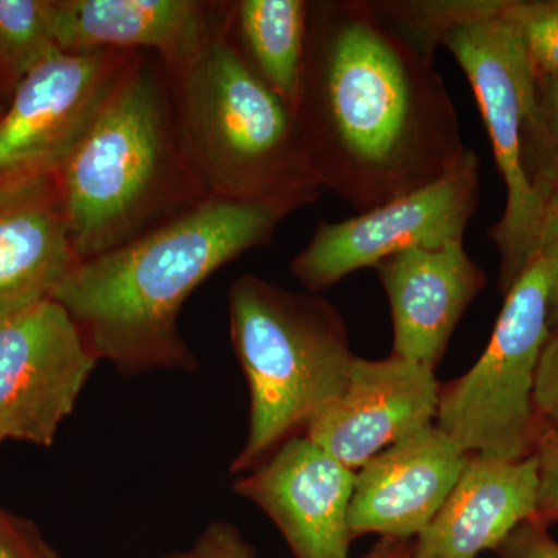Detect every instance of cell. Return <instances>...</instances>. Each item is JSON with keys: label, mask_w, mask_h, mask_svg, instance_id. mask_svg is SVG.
Listing matches in <instances>:
<instances>
[{"label": "cell", "mask_w": 558, "mask_h": 558, "mask_svg": "<svg viewBox=\"0 0 558 558\" xmlns=\"http://www.w3.org/2000/svg\"><path fill=\"white\" fill-rule=\"evenodd\" d=\"M315 174L365 213L461 163L468 148L435 60L369 0H315L295 106Z\"/></svg>", "instance_id": "obj_1"}, {"label": "cell", "mask_w": 558, "mask_h": 558, "mask_svg": "<svg viewBox=\"0 0 558 558\" xmlns=\"http://www.w3.org/2000/svg\"><path fill=\"white\" fill-rule=\"evenodd\" d=\"M281 220L271 209L205 197L137 240L81 260L51 300L98 362L124 374L197 369L179 330L183 304L220 267L269 244Z\"/></svg>", "instance_id": "obj_2"}, {"label": "cell", "mask_w": 558, "mask_h": 558, "mask_svg": "<svg viewBox=\"0 0 558 558\" xmlns=\"http://www.w3.org/2000/svg\"><path fill=\"white\" fill-rule=\"evenodd\" d=\"M80 260L137 240L205 197L180 137L170 75L137 51L54 174Z\"/></svg>", "instance_id": "obj_3"}, {"label": "cell", "mask_w": 558, "mask_h": 558, "mask_svg": "<svg viewBox=\"0 0 558 558\" xmlns=\"http://www.w3.org/2000/svg\"><path fill=\"white\" fill-rule=\"evenodd\" d=\"M168 75L183 148L207 196L286 219L325 194L296 113L238 49L229 2L201 49Z\"/></svg>", "instance_id": "obj_4"}, {"label": "cell", "mask_w": 558, "mask_h": 558, "mask_svg": "<svg viewBox=\"0 0 558 558\" xmlns=\"http://www.w3.org/2000/svg\"><path fill=\"white\" fill-rule=\"evenodd\" d=\"M230 336L250 392L248 433L231 472H250L307 429L348 384L355 355L339 311L315 293L241 275Z\"/></svg>", "instance_id": "obj_5"}, {"label": "cell", "mask_w": 558, "mask_h": 558, "mask_svg": "<svg viewBox=\"0 0 558 558\" xmlns=\"http://www.w3.org/2000/svg\"><path fill=\"white\" fill-rule=\"evenodd\" d=\"M550 336L549 279L534 259L506 293L478 362L440 388L438 428L468 454L520 461L545 432L534 405L535 377Z\"/></svg>", "instance_id": "obj_6"}, {"label": "cell", "mask_w": 558, "mask_h": 558, "mask_svg": "<svg viewBox=\"0 0 558 558\" xmlns=\"http://www.w3.org/2000/svg\"><path fill=\"white\" fill-rule=\"evenodd\" d=\"M442 46L468 76L505 180V213L488 234L501 255L499 289L506 295L537 255L545 213L531 159L538 80L501 13L458 27Z\"/></svg>", "instance_id": "obj_7"}, {"label": "cell", "mask_w": 558, "mask_h": 558, "mask_svg": "<svg viewBox=\"0 0 558 558\" xmlns=\"http://www.w3.org/2000/svg\"><path fill=\"white\" fill-rule=\"evenodd\" d=\"M478 202L480 159L469 149L449 174L409 196L340 222L319 220L290 271L314 293L402 250L462 241Z\"/></svg>", "instance_id": "obj_8"}, {"label": "cell", "mask_w": 558, "mask_h": 558, "mask_svg": "<svg viewBox=\"0 0 558 558\" xmlns=\"http://www.w3.org/2000/svg\"><path fill=\"white\" fill-rule=\"evenodd\" d=\"M137 51H58L40 62L0 112V183L54 175Z\"/></svg>", "instance_id": "obj_9"}, {"label": "cell", "mask_w": 558, "mask_h": 558, "mask_svg": "<svg viewBox=\"0 0 558 558\" xmlns=\"http://www.w3.org/2000/svg\"><path fill=\"white\" fill-rule=\"evenodd\" d=\"M97 363L54 300L0 319V444L51 446Z\"/></svg>", "instance_id": "obj_10"}, {"label": "cell", "mask_w": 558, "mask_h": 558, "mask_svg": "<svg viewBox=\"0 0 558 558\" xmlns=\"http://www.w3.org/2000/svg\"><path fill=\"white\" fill-rule=\"evenodd\" d=\"M439 395L435 371L421 363L395 354L355 357L343 392L304 436L355 472L381 450L435 424Z\"/></svg>", "instance_id": "obj_11"}, {"label": "cell", "mask_w": 558, "mask_h": 558, "mask_svg": "<svg viewBox=\"0 0 558 558\" xmlns=\"http://www.w3.org/2000/svg\"><path fill=\"white\" fill-rule=\"evenodd\" d=\"M355 472L306 436L286 440L234 492L259 506L295 558H348Z\"/></svg>", "instance_id": "obj_12"}, {"label": "cell", "mask_w": 558, "mask_h": 558, "mask_svg": "<svg viewBox=\"0 0 558 558\" xmlns=\"http://www.w3.org/2000/svg\"><path fill=\"white\" fill-rule=\"evenodd\" d=\"M468 457L436 424L381 450L355 473L352 535L416 538L442 508Z\"/></svg>", "instance_id": "obj_13"}, {"label": "cell", "mask_w": 558, "mask_h": 558, "mask_svg": "<svg viewBox=\"0 0 558 558\" xmlns=\"http://www.w3.org/2000/svg\"><path fill=\"white\" fill-rule=\"evenodd\" d=\"M395 328V352L435 371L451 333L486 288V274L462 241L395 253L376 267Z\"/></svg>", "instance_id": "obj_14"}, {"label": "cell", "mask_w": 558, "mask_h": 558, "mask_svg": "<svg viewBox=\"0 0 558 558\" xmlns=\"http://www.w3.org/2000/svg\"><path fill=\"white\" fill-rule=\"evenodd\" d=\"M80 263L54 175L0 183V319L53 299Z\"/></svg>", "instance_id": "obj_15"}, {"label": "cell", "mask_w": 558, "mask_h": 558, "mask_svg": "<svg viewBox=\"0 0 558 558\" xmlns=\"http://www.w3.org/2000/svg\"><path fill=\"white\" fill-rule=\"evenodd\" d=\"M220 2L201 0H54L61 51H149L174 72L208 38Z\"/></svg>", "instance_id": "obj_16"}, {"label": "cell", "mask_w": 558, "mask_h": 558, "mask_svg": "<svg viewBox=\"0 0 558 558\" xmlns=\"http://www.w3.org/2000/svg\"><path fill=\"white\" fill-rule=\"evenodd\" d=\"M538 462L469 454L461 475L428 527L414 538L425 558H478L513 529L535 520Z\"/></svg>", "instance_id": "obj_17"}, {"label": "cell", "mask_w": 558, "mask_h": 558, "mask_svg": "<svg viewBox=\"0 0 558 558\" xmlns=\"http://www.w3.org/2000/svg\"><path fill=\"white\" fill-rule=\"evenodd\" d=\"M306 0L229 2L231 36L242 57L295 112L306 49Z\"/></svg>", "instance_id": "obj_18"}, {"label": "cell", "mask_w": 558, "mask_h": 558, "mask_svg": "<svg viewBox=\"0 0 558 558\" xmlns=\"http://www.w3.org/2000/svg\"><path fill=\"white\" fill-rule=\"evenodd\" d=\"M54 0H0V87L13 94L33 69L58 53Z\"/></svg>", "instance_id": "obj_19"}, {"label": "cell", "mask_w": 558, "mask_h": 558, "mask_svg": "<svg viewBox=\"0 0 558 558\" xmlns=\"http://www.w3.org/2000/svg\"><path fill=\"white\" fill-rule=\"evenodd\" d=\"M371 2V0H369ZM506 0H373L371 7L385 24L427 57L451 32L501 13Z\"/></svg>", "instance_id": "obj_20"}, {"label": "cell", "mask_w": 558, "mask_h": 558, "mask_svg": "<svg viewBox=\"0 0 558 558\" xmlns=\"http://www.w3.org/2000/svg\"><path fill=\"white\" fill-rule=\"evenodd\" d=\"M501 17L515 32L537 80L558 78V0H506Z\"/></svg>", "instance_id": "obj_21"}, {"label": "cell", "mask_w": 558, "mask_h": 558, "mask_svg": "<svg viewBox=\"0 0 558 558\" xmlns=\"http://www.w3.org/2000/svg\"><path fill=\"white\" fill-rule=\"evenodd\" d=\"M532 174L543 196L550 183L558 179V78L538 80Z\"/></svg>", "instance_id": "obj_22"}, {"label": "cell", "mask_w": 558, "mask_h": 558, "mask_svg": "<svg viewBox=\"0 0 558 558\" xmlns=\"http://www.w3.org/2000/svg\"><path fill=\"white\" fill-rule=\"evenodd\" d=\"M549 279L550 333L558 330V179L546 189L545 213L539 229L537 255Z\"/></svg>", "instance_id": "obj_23"}, {"label": "cell", "mask_w": 558, "mask_h": 558, "mask_svg": "<svg viewBox=\"0 0 558 558\" xmlns=\"http://www.w3.org/2000/svg\"><path fill=\"white\" fill-rule=\"evenodd\" d=\"M161 558H258L256 550L242 537L240 529L226 521H215L191 548Z\"/></svg>", "instance_id": "obj_24"}, {"label": "cell", "mask_w": 558, "mask_h": 558, "mask_svg": "<svg viewBox=\"0 0 558 558\" xmlns=\"http://www.w3.org/2000/svg\"><path fill=\"white\" fill-rule=\"evenodd\" d=\"M0 558H61L32 521L0 508Z\"/></svg>", "instance_id": "obj_25"}, {"label": "cell", "mask_w": 558, "mask_h": 558, "mask_svg": "<svg viewBox=\"0 0 558 558\" xmlns=\"http://www.w3.org/2000/svg\"><path fill=\"white\" fill-rule=\"evenodd\" d=\"M535 457L538 462V499L535 521L548 524L558 520V428H545Z\"/></svg>", "instance_id": "obj_26"}, {"label": "cell", "mask_w": 558, "mask_h": 558, "mask_svg": "<svg viewBox=\"0 0 558 558\" xmlns=\"http://www.w3.org/2000/svg\"><path fill=\"white\" fill-rule=\"evenodd\" d=\"M534 405L545 428H558V330L550 333L535 377Z\"/></svg>", "instance_id": "obj_27"}, {"label": "cell", "mask_w": 558, "mask_h": 558, "mask_svg": "<svg viewBox=\"0 0 558 558\" xmlns=\"http://www.w3.org/2000/svg\"><path fill=\"white\" fill-rule=\"evenodd\" d=\"M546 526L535 520L520 524L495 553L499 558H558V542L550 537Z\"/></svg>", "instance_id": "obj_28"}, {"label": "cell", "mask_w": 558, "mask_h": 558, "mask_svg": "<svg viewBox=\"0 0 558 558\" xmlns=\"http://www.w3.org/2000/svg\"><path fill=\"white\" fill-rule=\"evenodd\" d=\"M359 558H425L417 553L414 539L381 537L380 542Z\"/></svg>", "instance_id": "obj_29"}, {"label": "cell", "mask_w": 558, "mask_h": 558, "mask_svg": "<svg viewBox=\"0 0 558 558\" xmlns=\"http://www.w3.org/2000/svg\"><path fill=\"white\" fill-rule=\"evenodd\" d=\"M0 112H2V110H0Z\"/></svg>", "instance_id": "obj_30"}]
</instances>
